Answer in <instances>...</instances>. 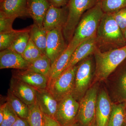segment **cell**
Here are the masks:
<instances>
[{"mask_svg": "<svg viewBox=\"0 0 126 126\" xmlns=\"http://www.w3.org/2000/svg\"><path fill=\"white\" fill-rule=\"evenodd\" d=\"M79 103L71 94L58 102L54 119L61 126H70L78 122Z\"/></svg>", "mask_w": 126, "mask_h": 126, "instance_id": "7", "label": "cell"}, {"mask_svg": "<svg viewBox=\"0 0 126 126\" xmlns=\"http://www.w3.org/2000/svg\"><path fill=\"white\" fill-rule=\"evenodd\" d=\"M97 91V85H94L80 101L78 120L81 126H89L95 119Z\"/></svg>", "mask_w": 126, "mask_h": 126, "instance_id": "8", "label": "cell"}, {"mask_svg": "<svg viewBox=\"0 0 126 126\" xmlns=\"http://www.w3.org/2000/svg\"><path fill=\"white\" fill-rule=\"evenodd\" d=\"M4 112V120L0 126H12L19 117L7 102L2 104Z\"/></svg>", "mask_w": 126, "mask_h": 126, "instance_id": "29", "label": "cell"}, {"mask_svg": "<svg viewBox=\"0 0 126 126\" xmlns=\"http://www.w3.org/2000/svg\"><path fill=\"white\" fill-rule=\"evenodd\" d=\"M27 2V0H4L0 2V11L16 18L30 16Z\"/></svg>", "mask_w": 126, "mask_h": 126, "instance_id": "17", "label": "cell"}, {"mask_svg": "<svg viewBox=\"0 0 126 126\" xmlns=\"http://www.w3.org/2000/svg\"><path fill=\"white\" fill-rule=\"evenodd\" d=\"M29 107V113L27 119L30 126H44V114L36 102Z\"/></svg>", "mask_w": 126, "mask_h": 126, "instance_id": "24", "label": "cell"}, {"mask_svg": "<svg viewBox=\"0 0 126 126\" xmlns=\"http://www.w3.org/2000/svg\"><path fill=\"white\" fill-rule=\"evenodd\" d=\"M123 34L124 38H125V39L126 40V29L124 31V32H123Z\"/></svg>", "mask_w": 126, "mask_h": 126, "instance_id": "39", "label": "cell"}, {"mask_svg": "<svg viewBox=\"0 0 126 126\" xmlns=\"http://www.w3.org/2000/svg\"><path fill=\"white\" fill-rule=\"evenodd\" d=\"M93 54L96 77L99 80H104L126 59V45L103 52L96 47Z\"/></svg>", "mask_w": 126, "mask_h": 126, "instance_id": "2", "label": "cell"}, {"mask_svg": "<svg viewBox=\"0 0 126 126\" xmlns=\"http://www.w3.org/2000/svg\"><path fill=\"white\" fill-rule=\"evenodd\" d=\"M104 13L112 14L126 7V0H99Z\"/></svg>", "mask_w": 126, "mask_h": 126, "instance_id": "27", "label": "cell"}, {"mask_svg": "<svg viewBox=\"0 0 126 126\" xmlns=\"http://www.w3.org/2000/svg\"><path fill=\"white\" fill-rule=\"evenodd\" d=\"M112 14L123 33L126 29V7Z\"/></svg>", "mask_w": 126, "mask_h": 126, "instance_id": "31", "label": "cell"}, {"mask_svg": "<svg viewBox=\"0 0 126 126\" xmlns=\"http://www.w3.org/2000/svg\"><path fill=\"white\" fill-rule=\"evenodd\" d=\"M50 4L57 7H61L67 5L69 0H49Z\"/></svg>", "mask_w": 126, "mask_h": 126, "instance_id": "34", "label": "cell"}, {"mask_svg": "<svg viewBox=\"0 0 126 126\" xmlns=\"http://www.w3.org/2000/svg\"><path fill=\"white\" fill-rule=\"evenodd\" d=\"M77 65L74 87L71 94L77 101L83 97L90 84L93 72L92 58L88 57Z\"/></svg>", "mask_w": 126, "mask_h": 126, "instance_id": "6", "label": "cell"}, {"mask_svg": "<svg viewBox=\"0 0 126 126\" xmlns=\"http://www.w3.org/2000/svg\"><path fill=\"white\" fill-rule=\"evenodd\" d=\"M89 126H97L96 124V121H95V118L94 121L92 123V124H90Z\"/></svg>", "mask_w": 126, "mask_h": 126, "instance_id": "37", "label": "cell"}, {"mask_svg": "<svg viewBox=\"0 0 126 126\" xmlns=\"http://www.w3.org/2000/svg\"><path fill=\"white\" fill-rule=\"evenodd\" d=\"M30 27L26 28L25 31L16 38L9 49L21 55L23 54L30 39Z\"/></svg>", "mask_w": 126, "mask_h": 126, "instance_id": "25", "label": "cell"}, {"mask_svg": "<svg viewBox=\"0 0 126 126\" xmlns=\"http://www.w3.org/2000/svg\"><path fill=\"white\" fill-rule=\"evenodd\" d=\"M124 126H126V114H125V123H124Z\"/></svg>", "mask_w": 126, "mask_h": 126, "instance_id": "40", "label": "cell"}, {"mask_svg": "<svg viewBox=\"0 0 126 126\" xmlns=\"http://www.w3.org/2000/svg\"><path fill=\"white\" fill-rule=\"evenodd\" d=\"M16 18L0 11V33L13 30L12 25Z\"/></svg>", "mask_w": 126, "mask_h": 126, "instance_id": "30", "label": "cell"}, {"mask_svg": "<svg viewBox=\"0 0 126 126\" xmlns=\"http://www.w3.org/2000/svg\"><path fill=\"white\" fill-rule=\"evenodd\" d=\"M77 68V65L70 67L56 78L48 81L47 89L58 102L72 94Z\"/></svg>", "mask_w": 126, "mask_h": 126, "instance_id": "5", "label": "cell"}, {"mask_svg": "<svg viewBox=\"0 0 126 126\" xmlns=\"http://www.w3.org/2000/svg\"><path fill=\"white\" fill-rule=\"evenodd\" d=\"M12 126H30L27 119L18 117Z\"/></svg>", "mask_w": 126, "mask_h": 126, "instance_id": "35", "label": "cell"}, {"mask_svg": "<svg viewBox=\"0 0 126 126\" xmlns=\"http://www.w3.org/2000/svg\"><path fill=\"white\" fill-rule=\"evenodd\" d=\"M44 54L30 39L29 44L21 55L30 63Z\"/></svg>", "mask_w": 126, "mask_h": 126, "instance_id": "28", "label": "cell"}, {"mask_svg": "<svg viewBox=\"0 0 126 126\" xmlns=\"http://www.w3.org/2000/svg\"><path fill=\"white\" fill-rule=\"evenodd\" d=\"M70 126H81L78 122Z\"/></svg>", "mask_w": 126, "mask_h": 126, "instance_id": "38", "label": "cell"}, {"mask_svg": "<svg viewBox=\"0 0 126 126\" xmlns=\"http://www.w3.org/2000/svg\"><path fill=\"white\" fill-rule=\"evenodd\" d=\"M104 14L99 0L82 16L69 44L78 47L84 41L96 35Z\"/></svg>", "mask_w": 126, "mask_h": 126, "instance_id": "3", "label": "cell"}, {"mask_svg": "<svg viewBox=\"0 0 126 126\" xmlns=\"http://www.w3.org/2000/svg\"><path fill=\"white\" fill-rule=\"evenodd\" d=\"M77 47L70 44L64 52L55 60L51 65L50 76L48 81L56 78L67 67L73 53Z\"/></svg>", "mask_w": 126, "mask_h": 126, "instance_id": "19", "label": "cell"}, {"mask_svg": "<svg viewBox=\"0 0 126 126\" xmlns=\"http://www.w3.org/2000/svg\"><path fill=\"white\" fill-rule=\"evenodd\" d=\"M44 126H61L56 120L53 118L44 115Z\"/></svg>", "mask_w": 126, "mask_h": 126, "instance_id": "33", "label": "cell"}, {"mask_svg": "<svg viewBox=\"0 0 126 126\" xmlns=\"http://www.w3.org/2000/svg\"><path fill=\"white\" fill-rule=\"evenodd\" d=\"M119 95L123 100L126 102V65L122 71L118 82Z\"/></svg>", "mask_w": 126, "mask_h": 126, "instance_id": "32", "label": "cell"}, {"mask_svg": "<svg viewBox=\"0 0 126 126\" xmlns=\"http://www.w3.org/2000/svg\"><path fill=\"white\" fill-rule=\"evenodd\" d=\"M26 29L14 30L11 31L0 33V50L9 48L18 36L24 31Z\"/></svg>", "mask_w": 126, "mask_h": 126, "instance_id": "26", "label": "cell"}, {"mask_svg": "<svg viewBox=\"0 0 126 126\" xmlns=\"http://www.w3.org/2000/svg\"><path fill=\"white\" fill-rule=\"evenodd\" d=\"M12 77L35 89H46L48 86L47 77L27 69L13 71Z\"/></svg>", "mask_w": 126, "mask_h": 126, "instance_id": "14", "label": "cell"}, {"mask_svg": "<svg viewBox=\"0 0 126 126\" xmlns=\"http://www.w3.org/2000/svg\"><path fill=\"white\" fill-rule=\"evenodd\" d=\"M96 48V35L80 43L73 53L67 69L77 65L93 54Z\"/></svg>", "mask_w": 126, "mask_h": 126, "instance_id": "16", "label": "cell"}, {"mask_svg": "<svg viewBox=\"0 0 126 126\" xmlns=\"http://www.w3.org/2000/svg\"><path fill=\"white\" fill-rule=\"evenodd\" d=\"M30 39L44 54H46L47 31L44 27L34 24L30 27Z\"/></svg>", "mask_w": 126, "mask_h": 126, "instance_id": "20", "label": "cell"}, {"mask_svg": "<svg viewBox=\"0 0 126 126\" xmlns=\"http://www.w3.org/2000/svg\"><path fill=\"white\" fill-rule=\"evenodd\" d=\"M4 112L3 106L1 105L0 108V125L1 124L4 120Z\"/></svg>", "mask_w": 126, "mask_h": 126, "instance_id": "36", "label": "cell"}, {"mask_svg": "<svg viewBox=\"0 0 126 126\" xmlns=\"http://www.w3.org/2000/svg\"><path fill=\"white\" fill-rule=\"evenodd\" d=\"M29 63L21 55L10 49L0 51V69L12 68L17 70L27 69Z\"/></svg>", "mask_w": 126, "mask_h": 126, "instance_id": "13", "label": "cell"}, {"mask_svg": "<svg viewBox=\"0 0 126 126\" xmlns=\"http://www.w3.org/2000/svg\"><path fill=\"white\" fill-rule=\"evenodd\" d=\"M51 61L45 54L29 64L27 69L42 75L49 79L51 69Z\"/></svg>", "mask_w": 126, "mask_h": 126, "instance_id": "21", "label": "cell"}, {"mask_svg": "<svg viewBox=\"0 0 126 126\" xmlns=\"http://www.w3.org/2000/svg\"><path fill=\"white\" fill-rule=\"evenodd\" d=\"M99 0H69L67 5L68 16L63 29L64 36L71 39L82 16L86 11L93 7Z\"/></svg>", "mask_w": 126, "mask_h": 126, "instance_id": "4", "label": "cell"}, {"mask_svg": "<svg viewBox=\"0 0 126 126\" xmlns=\"http://www.w3.org/2000/svg\"><path fill=\"white\" fill-rule=\"evenodd\" d=\"M36 102L44 115L54 119L58 102L46 89H36Z\"/></svg>", "mask_w": 126, "mask_h": 126, "instance_id": "15", "label": "cell"}, {"mask_svg": "<svg viewBox=\"0 0 126 126\" xmlns=\"http://www.w3.org/2000/svg\"><path fill=\"white\" fill-rule=\"evenodd\" d=\"M50 5L49 0H27V11L34 24L43 27L44 18Z\"/></svg>", "mask_w": 126, "mask_h": 126, "instance_id": "18", "label": "cell"}, {"mask_svg": "<svg viewBox=\"0 0 126 126\" xmlns=\"http://www.w3.org/2000/svg\"><path fill=\"white\" fill-rule=\"evenodd\" d=\"M96 41V47L99 50H109L126 45L122 32L112 14H104L97 30Z\"/></svg>", "mask_w": 126, "mask_h": 126, "instance_id": "1", "label": "cell"}, {"mask_svg": "<svg viewBox=\"0 0 126 126\" xmlns=\"http://www.w3.org/2000/svg\"><path fill=\"white\" fill-rule=\"evenodd\" d=\"M68 16L67 5L57 7L50 5L44 19L43 27L47 31L58 28L63 29Z\"/></svg>", "mask_w": 126, "mask_h": 126, "instance_id": "10", "label": "cell"}, {"mask_svg": "<svg viewBox=\"0 0 126 126\" xmlns=\"http://www.w3.org/2000/svg\"><path fill=\"white\" fill-rule=\"evenodd\" d=\"M63 30V28H58L47 31L46 55L50 60L52 64L68 47Z\"/></svg>", "mask_w": 126, "mask_h": 126, "instance_id": "9", "label": "cell"}, {"mask_svg": "<svg viewBox=\"0 0 126 126\" xmlns=\"http://www.w3.org/2000/svg\"><path fill=\"white\" fill-rule=\"evenodd\" d=\"M4 0H0V2H1L2 1Z\"/></svg>", "mask_w": 126, "mask_h": 126, "instance_id": "41", "label": "cell"}, {"mask_svg": "<svg viewBox=\"0 0 126 126\" xmlns=\"http://www.w3.org/2000/svg\"><path fill=\"white\" fill-rule=\"evenodd\" d=\"M9 90L28 106L36 102V89L12 77Z\"/></svg>", "mask_w": 126, "mask_h": 126, "instance_id": "11", "label": "cell"}, {"mask_svg": "<svg viewBox=\"0 0 126 126\" xmlns=\"http://www.w3.org/2000/svg\"><path fill=\"white\" fill-rule=\"evenodd\" d=\"M126 109V102L112 104L108 126H124Z\"/></svg>", "mask_w": 126, "mask_h": 126, "instance_id": "23", "label": "cell"}, {"mask_svg": "<svg viewBox=\"0 0 126 126\" xmlns=\"http://www.w3.org/2000/svg\"><path fill=\"white\" fill-rule=\"evenodd\" d=\"M6 102L19 117L27 119L29 113V106L16 96L9 89Z\"/></svg>", "mask_w": 126, "mask_h": 126, "instance_id": "22", "label": "cell"}, {"mask_svg": "<svg viewBox=\"0 0 126 126\" xmlns=\"http://www.w3.org/2000/svg\"><path fill=\"white\" fill-rule=\"evenodd\" d=\"M112 107V104L107 93L102 90L97 98L95 113L97 126H108Z\"/></svg>", "mask_w": 126, "mask_h": 126, "instance_id": "12", "label": "cell"}]
</instances>
